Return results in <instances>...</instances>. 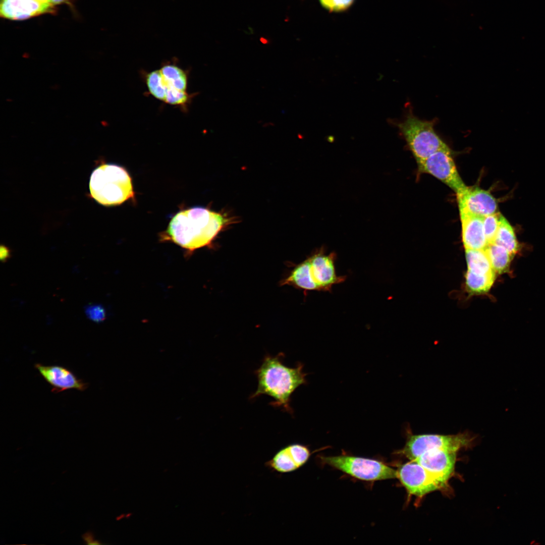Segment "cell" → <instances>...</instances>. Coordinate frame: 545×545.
Returning a JSON list of instances; mask_svg holds the SVG:
<instances>
[{
    "label": "cell",
    "mask_w": 545,
    "mask_h": 545,
    "mask_svg": "<svg viewBox=\"0 0 545 545\" xmlns=\"http://www.w3.org/2000/svg\"><path fill=\"white\" fill-rule=\"evenodd\" d=\"M54 6L35 0H1L0 15L12 20H23L53 12Z\"/></svg>",
    "instance_id": "obj_14"
},
{
    "label": "cell",
    "mask_w": 545,
    "mask_h": 545,
    "mask_svg": "<svg viewBox=\"0 0 545 545\" xmlns=\"http://www.w3.org/2000/svg\"><path fill=\"white\" fill-rule=\"evenodd\" d=\"M501 214L495 213L482 217L483 229L488 244L493 243L498 231Z\"/></svg>",
    "instance_id": "obj_22"
},
{
    "label": "cell",
    "mask_w": 545,
    "mask_h": 545,
    "mask_svg": "<svg viewBox=\"0 0 545 545\" xmlns=\"http://www.w3.org/2000/svg\"><path fill=\"white\" fill-rule=\"evenodd\" d=\"M35 1H36L37 2H39L40 3H49V0H35Z\"/></svg>",
    "instance_id": "obj_29"
},
{
    "label": "cell",
    "mask_w": 545,
    "mask_h": 545,
    "mask_svg": "<svg viewBox=\"0 0 545 545\" xmlns=\"http://www.w3.org/2000/svg\"><path fill=\"white\" fill-rule=\"evenodd\" d=\"M457 452L445 449L430 450L415 460L443 487L454 472Z\"/></svg>",
    "instance_id": "obj_10"
},
{
    "label": "cell",
    "mask_w": 545,
    "mask_h": 545,
    "mask_svg": "<svg viewBox=\"0 0 545 545\" xmlns=\"http://www.w3.org/2000/svg\"><path fill=\"white\" fill-rule=\"evenodd\" d=\"M87 317L92 321L100 322L105 318L104 308L99 304H88L84 308Z\"/></svg>",
    "instance_id": "obj_24"
},
{
    "label": "cell",
    "mask_w": 545,
    "mask_h": 545,
    "mask_svg": "<svg viewBox=\"0 0 545 545\" xmlns=\"http://www.w3.org/2000/svg\"><path fill=\"white\" fill-rule=\"evenodd\" d=\"M457 197L460 214L484 217L496 213L497 200L488 191L467 187Z\"/></svg>",
    "instance_id": "obj_11"
},
{
    "label": "cell",
    "mask_w": 545,
    "mask_h": 545,
    "mask_svg": "<svg viewBox=\"0 0 545 545\" xmlns=\"http://www.w3.org/2000/svg\"><path fill=\"white\" fill-rule=\"evenodd\" d=\"M322 463L367 481L397 478V470L376 460L353 456H320Z\"/></svg>",
    "instance_id": "obj_7"
},
{
    "label": "cell",
    "mask_w": 545,
    "mask_h": 545,
    "mask_svg": "<svg viewBox=\"0 0 545 545\" xmlns=\"http://www.w3.org/2000/svg\"><path fill=\"white\" fill-rule=\"evenodd\" d=\"M89 189L92 197L105 206L121 204L135 194L128 172L114 164L102 165L94 170L90 177Z\"/></svg>",
    "instance_id": "obj_4"
},
{
    "label": "cell",
    "mask_w": 545,
    "mask_h": 545,
    "mask_svg": "<svg viewBox=\"0 0 545 545\" xmlns=\"http://www.w3.org/2000/svg\"><path fill=\"white\" fill-rule=\"evenodd\" d=\"M82 538L88 544H92L93 542L95 540L93 538V533L90 532H87L84 533L82 535Z\"/></svg>",
    "instance_id": "obj_27"
},
{
    "label": "cell",
    "mask_w": 545,
    "mask_h": 545,
    "mask_svg": "<svg viewBox=\"0 0 545 545\" xmlns=\"http://www.w3.org/2000/svg\"><path fill=\"white\" fill-rule=\"evenodd\" d=\"M35 367L51 386V392L53 393H58L71 389L84 391L88 388V383L78 378L72 371L65 367L36 363Z\"/></svg>",
    "instance_id": "obj_13"
},
{
    "label": "cell",
    "mask_w": 545,
    "mask_h": 545,
    "mask_svg": "<svg viewBox=\"0 0 545 545\" xmlns=\"http://www.w3.org/2000/svg\"><path fill=\"white\" fill-rule=\"evenodd\" d=\"M397 478L409 494L417 497H422L442 488L415 460L401 465L397 470Z\"/></svg>",
    "instance_id": "obj_9"
},
{
    "label": "cell",
    "mask_w": 545,
    "mask_h": 545,
    "mask_svg": "<svg viewBox=\"0 0 545 545\" xmlns=\"http://www.w3.org/2000/svg\"><path fill=\"white\" fill-rule=\"evenodd\" d=\"M67 0H49V3L52 5H59L65 2Z\"/></svg>",
    "instance_id": "obj_28"
},
{
    "label": "cell",
    "mask_w": 545,
    "mask_h": 545,
    "mask_svg": "<svg viewBox=\"0 0 545 545\" xmlns=\"http://www.w3.org/2000/svg\"><path fill=\"white\" fill-rule=\"evenodd\" d=\"M337 255L326 253L323 247L300 263L282 282L305 291L331 292L334 286L344 282L346 276H339L336 268Z\"/></svg>",
    "instance_id": "obj_3"
},
{
    "label": "cell",
    "mask_w": 545,
    "mask_h": 545,
    "mask_svg": "<svg viewBox=\"0 0 545 545\" xmlns=\"http://www.w3.org/2000/svg\"><path fill=\"white\" fill-rule=\"evenodd\" d=\"M417 163L420 172L438 179L457 195L466 189L467 186L459 174L450 148L438 150Z\"/></svg>",
    "instance_id": "obj_8"
},
{
    "label": "cell",
    "mask_w": 545,
    "mask_h": 545,
    "mask_svg": "<svg viewBox=\"0 0 545 545\" xmlns=\"http://www.w3.org/2000/svg\"><path fill=\"white\" fill-rule=\"evenodd\" d=\"M0 257L2 262H6L11 257V251L5 245L1 246Z\"/></svg>",
    "instance_id": "obj_26"
},
{
    "label": "cell",
    "mask_w": 545,
    "mask_h": 545,
    "mask_svg": "<svg viewBox=\"0 0 545 545\" xmlns=\"http://www.w3.org/2000/svg\"><path fill=\"white\" fill-rule=\"evenodd\" d=\"M435 122L421 120L410 112L397 124L416 162L438 150L449 148L435 132Z\"/></svg>",
    "instance_id": "obj_5"
},
{
    "label": "cell",
    "mask_w": 545,
    "mask_h": 545,
    "mask_svg": "<svg viewBox=\"0 0 545 545\" xmlns=\"http://www.w3.org/2000/svg\"><path fill=\"white\" fill-rule=\"evenodd\" d=\"M160 70L167 87L186 91L187 77L184 70L172 64L164 66Z\"/></svg>",
    "instance_id": "obj_20"
},
{
    "label": "cell",
    "mask_w": 545,
    "mask_h": 545,
    "mask_svg": "<svg viewBox=\"0 0 545 545\" xmlns=\"http://www.w3.org/2000/svg\"><path fill=\"white\" fill-rule=\"evenodd\" d=\"M310 455L307 446L291 444L279 450L264 465L273 471L282 473L292 472L304 465Z\"/></svg>",
    "instance_id": "obj_12"
},
{
    "label": "cell",
    "mask_w": 545,
    "mask_h": 545,
    "mask_svg": "<svg viewBox=\"0 0 545 545\" xmlns=\"http://www.w3.org/2000/svg\"><path fill=\"white\" fill-rule=\"evenodd\" d=\"M284 357L282 353L264 357L260 367L255 371L258 386L250 398L266 395L274 400L270 402L271 405L292 414L291 396L299 386L307 383L306 374L303 372V365L301 363L295 367L286 366L283 363Z\"/></svg>",
    "instance_id": "obj_2"
},
{
    "label": "cell",
    "mask_w": 545,
    "mask_h": 545,
    "mask_svg": "<svg viewBox=\"0 0 545 545\" xmlns=\"http://www.w3.org/2000/svg\"><path fill=\"white\" fill-rule=\"evenodd\" d=\"M190 96L186 91L167 87L165 102L171 105L184 106L189 101Z\"/></svg>",
    "instance_id": "obj_23"
},
{
    "label": "cell",
    "mask_w": 545,
    "mask_h": 545,
    "mask_svg": "<svg viewBox=\"0 0 545 545\" xmlns=\"http://www.w3.org/2000/svg\"><path fill=\"white\" fill-rule=\"evenodd\" d=\"M354 0H319L321 5L331 12H342L347 10Z\"/></svg>",
    "instance_id": "obj_25"
},
{
    "label": "cell",
    "mask_w": 545,
    "mask_h": 545,
    "mask_svg": "<svg viewBox=\"0 0 545 545\" xmlns=\"http://www.w3.org/2000/svg\"><path fill=\"white\" fill-rule=\"evenodd\" d=\"M462 224V241L465 249H485L488 245L483 226L482 217L460 214Z\"/></svg>",
    "instance_id": "obj_15"
},
{
    "label": "cell",
    "mask_w": 545,
    "mask_h": 545,
    "mask_svg": "<svg viewBox=\"0 0 545 545\" xmlns=\"http://www.w3.org/2000/svg\"><path fill=\"white\" fill-rule=\"evenodd\" d=\"M406 442L402 453L410 460L416 459L424 453L430 450L445 449L458 452L471 447L476 439L469 431L455 434H414L410 427L406 428Z\"/></svg>",
    "instance_id": "obj_6"
},
{
    "label": "cell",
    "mask_w": 545,
    "mask_h": 545,
    "mask_svg": "<svg viewBox=\"0 0 545 545\" xmlns=\"http://www.w3.org/2000/svg\"><path fill=\"white\" fill-rule=\"evenodd\" d=\"M468 270L477 274H491L494 270L485 249H465Z\"/></svg>",
    "instance_id": "obj_18"
},
{
    "label": "cell",
    "mask_w": 545,
    "mask_h": 545,
    "mask_svg": "<svg viewBox=\"0 0 545 545\" xmlns=\"http://www.w3.org/2000/svg\"><path fill=\"white\" fill-rule=\"evenodd\" d=\"M485 250L495 272L503 274L509 268L513 256L504 247L495 243L488 244Z\"/></svg>",
    "instance_id": "obj_16"
},
{
    "label": "cell",
    "mask_w": 545,
    "mask_h": 545,
    "mask_svg": "<svg viewBox=\"0 0 545 545\" xmlns=\"http://www.w3.org/2000/svg\"><path fill=\"white\" fill-rule=\"evenodd\" d=\"M495 279V272L477 274L467 270L465 283L468 291L472 294H481L488 291Z\"/></svg>",
    "instance_id": "obj_19"
},
{
    "label": "cell",
    "mask_w": 545,
    "mask_h": 545,
    "mask_svg": "<svg viewBox=\"0 0 545 545\" xmlns=\"http://www.w3.org/2000/svg\"><path fill=\"white\" fill-rule=\"evenodd\" d=\"M146 83L150 93L157 99L165 102L167 88L160 69L148 73Z\"/></svg>",
    "instance_id": "obj_21"
},
{
    "label": "cell",
    "mask_w": 545,
    "mask_h": 545,
    "mask_svg": "<svg viewBox=\"0 0 545 545\" xmlns=\"http://www.w3.org/2000/svg\"><path fill=\"white\" fill-rule=\"evenodd\" d=\"M505 248L514 257L519 250L513 228L507 220L501 214L499 226L494 242Z\"/></svg>",
    "instance_id": "obj_17"
},
{
    "label": "cell",
    "mask_w": 545,
    "mask_h": 545,
    "mask_svg": "<svg viewBox=\"0 0 545 545\" xmlns=\"http://www.w3.org/2000/svg\"><path fill=\"white\" fill-rule=\"evenodd\" d=\"M231 219L202 207L181 210L171 219L166 232L169 239L192 251L209 245L219 232L231 223Z\"/></svg>",
    "instance_id": "obj_1"
}]
</instances>
